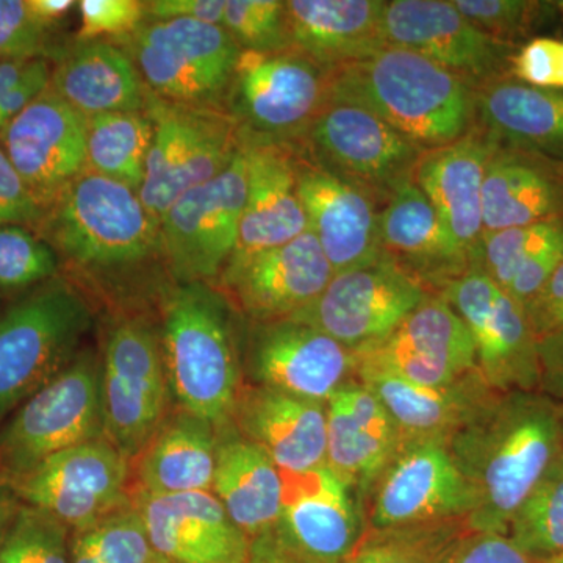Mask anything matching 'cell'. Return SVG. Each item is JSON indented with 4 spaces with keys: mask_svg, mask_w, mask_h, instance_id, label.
Returning <instances> with one entry per match:
<instances>
[{
    "mask_svg": "<svg viewBox=\"0 0 563 563\" xmlns=\"http://www.w3.org/2000/svg\"><path fill=\"white\" fill-rule=\"evenodd\" d=\"M448 448L473 490L468 531L507 536L518 507L563 455L562 402L542 391L496 393Z\"/></svg>",
    "mask_w": 563,
    "mask_h": 563,
    "instance_id": "cell-1",
    "label": "cell"
},
{
    "mask_svg": "<svg viewBox=\"0 0 563 563\" xmlns=\"http://www.w3.org/2000/svg\"><path fill=\"white\" fill-rule=\"evenodd\" d=\"M329 99L372 111L421 152L476 128V85L390 44L332 69Z\"/></svg>",
    "mask_w": 563,
    "mask_h": 563,
    "instance_id": "cell-2",
    "label": "cell"
},
{
    "mask_svg": "<svg viewBox=\"0 0 563 563\" xmlns=\"http://www.w3.org/2000/svg\"><path fill=\"white\" fill-rule=\"evenodd\" d=\"M235 309L214 285L176 284L163 301L162 350L179 409L224 424L243 388Z\"/></svg>",
    "mask_w": 563,
    "mask_h": 563,
    "instance_id": "cell-3",
    "label": "cell"
},
{
    "mask_svg": "<svg viewBox=\"0 0 563 563\" xmlns=\"http://www.w3.org/2000/svg\"><path fill=\"white\" fill-rule=\"evenodd\" d=\"M35 232L60 263L92 276L163 263L161 222L139 192L87 168L55 196Z\"/></svg>",
    "mask_w": 563,
    "mask_h": 563,
    "instance_id": "cell-4",
    "label": "cell"
},
{
    "mask_svg": "<svg viewBox=\"0 0 563 563\" xmlns=\"http://www.w3.org/2000/svg\"><path fill=\"white\" fill-rule=\"evenodd\" d=\"M91 325L87 296L60 276L0 317V426L77 357Z\"/></svg>",
    "mask_w": 563,
    "mask_h": 563,
    "instance_id": "cell-5",
    "label": "cell"
},
{
    "mask_svg": "<svg viewBox=\"0 0 563 563\" xmlns=\"http://www.w3.org/2000/svg\"><path fill=\"white\" fill-rule=\"evenodd\" d=\"M332 69L295 49L240 52L222 109L242 143L296 151L329 99Z\"/></svg>",
    "mask_w": 563,
    "mask_h": 563,
    "instance_id": "cell-6",
    "label": "cell"
},
{
    "mask_svg": "<svg viewBox=\"0 0 563 563\" xmlns=\"http://www.w3.org/2000/svg\"><path fill=\"white\" fill-rule=\"evenodd\" d=\"M103 435L102 357L81 347L0 426V481L13 483L52 455Z\"/></svg>",
    "mask_w": 563,
    "mask_h": 563,
    "instance_id": "cell-7",
    "label": "cell"
},
{
    "mask_svg": "<svg viewBox=\"0 0 563 563\" xmlns=\"http://www.w3.org/2000/svg\"><path fill=\"white\" fill-rule=\"evenodd\" d=\"M114 43L128 52L152 95L217 109H222L242 52L221 25L190 20L146 18L135 32Z\"/></svg>",
    "mask_w": 563,
    "mask_h": 563,
    "instance_id": "cell-8",
    "label": "cell"
},
{
    "mask_svg": "<svg viewBox=\"0 0 563 563\" xmlns=\"http://www.w3.org/2000/svg\"><path fill=\"white\" fill-rule=\"evenodd\" d=\"M152 141L141 202L161 222L184 192L224 172L239 154L235 122L217 107L185 106L150 92Z\"/></svg>",
    "mask_w": 563,
    "mask_h": 563,
    "instance_id": "cell-9",
    "label": "cell"
},
{
    "mask_svg": "<svg viewBox=\"0 0 563 563\" xmlns=\"http://www.w3.org/2000/svg\"><path fill=\"white\" fill-rule=\"evenodd\" d=\"M295 154L365 191L383 210L399 188L413 181L424 152L372 111L328 99Z\"/></svg>",
    "mask_w": 563,
    "mask_h": 563,
    "instance_id": "cell-10",
    "label": "cell"
},
{
    "mask_svg": "<svg viewBox=\"0 0 563 563\" xmlns=\"http://www.w3.org/2000/svg\"><path fill=\"white\" fill-rule=\"evenodd\" d=\"M101 357L106 437L132 463L168 415L161 335L141 318H121Z\"/></svg>",
    "mask_w": 563,
    "mask_h": 563,
    "instance_id": "cell-11",
    "label": "cell"
},
{
    "mask_svg": "<svg viewBox=\"0 0 563 563\" xmlns=\"http://www.w3.org/2000/svg\"><path fill=\"white\" fill-rule=\"evenodd\" d=\"M131 462L103 435L52 455L9 485L21 504L74 532L131 509Z\"/></svg>",
    "mask_w": 563,
    "mask_h": 563,
    "instance_id": "cell-12",
    "label": "cell"
},
{
    "mask_svg": "<svg viewBox=\"0 0 563 563\" xmlns=\"http://www.w3.org/2000/svg\"><path fill=\"white\" fill-rule=\"evenodd\" d=\"M246 187L240 147L224 172L184 192L163 214V263L176 284H210L224 272L239 240Z\"/></svg>",
    "mask_w": 563,
    "mask_h": 563,
    "instance_id": "cell-13",
    "label": "cell"
},
{
    "mask_svg": "<svg viewBox=\"0 0 563 563\" xmlns=\"http://www.w3.org/2000/svg\"><path fill=\"white\" fill-rule=\"evenodd\" d=\"M439 296L472 333L477 373L490 390L540 391L539 339L523 306L477 268L448 284Z\"/></svg>",
    "mask_w": 563,
    "mask_h": 563,
    "instance_id": "cell-14",
    "label": "cell"
},
{
    "mask_svg": "<svg viewBox=\"0 0 563 563\" xmlns=\"http://www.w3.org/2000/svg\"><path fill=\"white\" fill-rule=\"evenodd\" d=\"M429 296L420 282L380 254L333 274L321 295L290 318L357 352L390 335Z\"/></svg>",
    "mask_w": 563,
    "mask_h": 563,
    "instance_id": "cell-15",
    "label": "cell"
},
{
    "mask_svg": "<svg viewBox=\"0 0 563 563\" xmlns=\"http://www.w3.org/2000/svg\"><path fill=\"white\" fill-rule=\"evenodd\" d=\"M368 528L465 521L474 495L446 442L402 440L372 490Z\"/></svg>",
    "mask_w": 563,
    "mask_h": 563,
    "instance_id": "cell-16",
    "label": "cell"
},
{
    "mask_svg": "<svg viewBox=\"0 0 563 563\" xmlns=\"http://www.w3.org/2000/svg\"><path fill=\"white\" fill-rule=\"evenodd\" d=\"M243 372L255 385L325 404L355 380L357 354L306 322H252L242 346Z\"/></svg>",
    "mask_w": 563,
    "mask_h": 563,
    "instance_id": "cell-17",
    "label": "cell"
},
{
    "mask_svg": "<svg viewBox=\"0 0 563 563\" xmlns=\"http://www.w3.org/2000/svg\"><path fill=\"white\" fill-rule=\"evenodd\" d=\"M383 36L385 44L417 52L476 87L510 76L520 47L481 31L451 0L385 2Z\"/></svg>",
    "mask_w": 563,
    "mask_h": 563,
    "instance_id": "cell-18",
    "label": "cell"
},
{
    "mask_svg": "<svg viewBox=\"0 0 563 563\" xmlns=\"http://www.w3.org/2000/svg\"><path fill=\"white\" fill-rule=\"evenodd\" d=\"M280 517L274 539L306 563H344L361 542L363 521L357 493L328 465L306 473H282Z\"/></svg>",
    "mask_w": 563,
    "mask_h": 563,
    "instance_id": "cell-19",
    "label": "cell"
},
{
    "mask_svg": "<svg viewBox=\"0 0 563 563\" xmlns=\"http://www.w3.org/2000/svg\"><path fill=\"white\" fill-rule=\"evenodd\" d=\"M333 272L312 232L284 246L229 262L218 288L252 322L285 320L312 303Z\"/></svg>",
    "mask_w": 563,
    "mask_h": 563,
    "instance_id": "cell-20",
    "label": "cell"
},
{
    "mask_svg": "<svg viewBox=\"0 0 563 563\" xmlns=\"http://www.w3.org/2000/svg\"><path fill=\"white\" fill-rule=\"evenodd\" d=\"M355 354L357 365L428 387H448L477 372L472 333L439 295L429 296L390 335Z\"/></svg>",
    "mask_w": 563,
    "mask_h": 563,
    "instance_id": "cell-21",
    "label": "cell"
},
{
    "mask_svg": "<svg viewBox=\"0 0 563 563\" xmlns=\"http://www.w3.org/2000/svg\"><path fill=\"white\" fill-rule=\"evenodd\" d=\"M0 147L46 209L87 166V120L47 87L0 131Z\"/></svg>",
    "mask_w": 563,
    "mask_h": 563,
    "instance_id": "cell-22",
    "label": "cell"
},
{
    "mask_svg": "<svg viewBox=\"0 0 563 563\" xmlns=\"http://www.w3.org/2000/svg\"><path fill=\"white\" fill-rule=\"evenodd\" d=\"M152 548L168 563H250L252 540L211 492L133 493Z\"/></svg>",
    "mask_w": 563,
    "mask_h": 563,
    "instance_id": "cell-23",
    "label": "cell"
},
{
    "mask_svg": "<svg viewBox=\"0 0 563 563\" xmlns=\"http://www.w3.org/2000/svg\"><path fill=\"white\" fill-rule=\"evenodd\" d=\"M298 195L309 231L333 274L379 257L380 207L354 185L296 155Z\"/></svg>",
    "mask_w": 563,
    "mask_h": 563,
    "instance_id": "cell-24",
    "label": "cell"
},
{
    "mask_svg": "<svg viewBox=\"0 0 563 563\" xmlns=\"http://www.w3.org/2000/svg\"><path fill=\"white\" fill-rule=\"evenodd\" d=\"M244 439L262 448L282 473H306L325 465V404L244 384L231 415Z\"/></svg>",
    "mask_w": 563,
    "mask_h": 563,
    "instance_id": "cell-25",
    "label": "cell"
},
{
    "mask_svg": "<svg viewBox=\"0 0 563 563\" xmlns=\"http://www.w3.org/2000/svg\"><path fill=\"white\" fill-rule=\"evenodd\" d=\"M379 247L432 295L473 268L470 255L415 181L399 188L380 210Z\"/></svg>",
    "mask_w": 563,
    "mask_h": 563,
    "instance_id": "cell-26",
    "label": "cell"
},
{
    "mask_svg": "<svg viewBox=\"0 0 563 563\" xmlns=\"http://www.w3.org/2000/svg\"><path fill=\"white\" fill-rule=\"evenodd\" d=\"M325 465L358 496L372 493L402 437L383 402L357 379L343 385L325 402Z\"/></svg>",
    "mask_w": 563,
    "mask_h": 563,
    "instance_id": "cell-27",
    "label": "cell"
},
{
    "mask_svg": "<svg viewBox=\"0 0 563 563\" xmlns=\"http://www.w3.org/2000/svg\"><path fill=\"white\" fill-rule=\"evenodd\" d=\"M246 201L231 261L284 246L309 231L298 195L296 154L276 144L242 143Z\"/></svg>",
    "mask_w": 563,
    "mask_h": 563,
    "instance_id": "cell-28",
    "label": "cell"
},
{
    "mask_svg": "<svg viewBox=\"0 0 563 563\" xmlns=\"http://www.w3.org/2000/svg\"><path fill=\"white\" fill-rule=\"evenodd\" d=\"M498 143L474 128L463 139L421 155L413 181L439 211L454 239L476 263L484 236L485 169Z\"/></svg>",
    "mask_w": 563,
    "mask_h": 563,
    "instance_id": "cell-29",
    "label": "cell"
},
{
    "mask_svg": "<svg viewBox=\"0 0 563 563\" xmlns=\"http://www.w3.org/2000/svg\"><path fill=\"white\" fill-rule=\"evenodd\" d=\"M484 233L563 218V162L498 144L485 169Z\"/></svg>",
    "mask_w": 563,
    "mask_h": 563,
    "instance_id": "cell-30",
    "label": "cell"
},
{
    "mask_svg": "<svg viewBox=\"0 0 563 563\" xmlns=\"http://www.w3.org/2000/svg\"><path fill=\"white\" fill-rule=\"evenodd\" d=\"M355 379L383 402L402 440H442L448 443L496 395L477 372L448 387H428L357 365Z\"/></svg>",
    "mask_w": 563,
    "mask_h": 563,
    "instance_id": "cell-31",
    "label": "cell"
},
{
    "mask_svg": "<svg viewBox=\"0 0 563 563\" xmlns=\"http://www.w3.org/2000/svg\"><path fill=\"white\" fill-rule=\"evenodd\" d=\"M49 90L85 120L146 109L150 90L135 63L113 40L80 41L58 57Z\"/></svg>",
    "mask_w": 563,
    "mask_h": 563,
    "instance_id": "cell-32",
    "label": "cell"
},
{
    "mask_svg": "<svg viewBox=\"0 0 563 563\" xmlns=\"http://www.w3.org/2000/svg\"><path fill=\"white\" fill-rule=\"evenodd\" d=\"M385 0H288V43L329 69L385 46Z\"/></svg>",
    "mask_w": 563,
    "mask_h": 563,
    "instance_id": "cell-33",
    "label": "cell"
},
{
    "mask_svg": "<svg viewBox=\"0 0 563 563\" xmlns=\"http://www.w3.org/2000/svg\"><path fill=\"white\" fill-rule=\"evenodd\" d=\"M211 493L251 540L273 532L280 517L282 472L257 444L229 420L217 426Z\"/></svg>",
    "mask_w": 563,
    "mask_h": 563,
    "instance_id": "cell-34",
    "label": "cell"
},
{
    "mask_svg": "<svg viewBox=\"0 0 563 563\" xmlns=\"http://www.w3.org/2000/svg\"><path fill=\"white\" fill-rule=\"evenodd\" d=\"M214 454L217 426L187 410H174L166 415L131 463L139 483L136 492L147 495L211 492Z\"/></svg>",
    "mask_w": 563,
    "mask_h": 563,
    "instance_id": "cell-35",
    "label": "cell"
},
{
    "mask_svg": "<svg viewBox=\"0 0 563 563\" xmlns=\"http://www.w3.org/2000/svg\"><path fill=\"white\" fill-rule=\"evenodd\" d=\"M476 125L498 144L563 162V91L503 76L476 87Z\"/></svg>",
    "mask_w": 563,
    "mask_h": 563,
    "instance_id": "cell-36",
    "label": "cell"
},
{
    "mask_svg": "<svg viewBox=\"0 0 563 563\" xmlns=\"http://www.w3.org/2000/svg\"><path fill=\"white\" fill-rule=\"evenodd\" d=\"M152 121L146 110L103 113L87 120L88 172L139 192L146 176Z\"/></svg>",
    "mask_w": 563,
    "mask_h": 563,
    "instance_id": "cell-37",
    "label": "cell"
},
{
    "mask_svg": "<svg viewBox=\"0 0 563 563\" xmlns=\"http://www.w3.org/2000/svg\"><path fill=\"white\" fill-rule=\"evenodd\" d=\"M507 537L536 563L563 554V455L518 507Z\"/></svg>",
    "mask_w": 563,
    "mask_h": 563,
    "instance_id": "cell-38",
    "label": "cell"
},
{
    "mask_svg": "<svg viewBox=\"0 0 563 563\" xmlns=\"http://www.w3.org/2000/svg\"><path fill=\"white\" fill-rule=\"evenodd\" d=\"M466 531L465 521L366 528L344 563H444L451 548Z\"/></svg>",
    "mask_w": 563,
    "mask_h": 563,
    "instance_id": "cell-39",
    "label": "cell"
},
{
    "mask_svg": "<svg viewBox=\"0 0 563 563\" xmlns=\"http://www.w3.org/2000/svg\"><path fill=\"white\" fill-rule=\"evenodd\" d=\"M135 506L70 532L69 563H161Z\"/></svg>",
    "mask_w": 563,
    "mask_h": 563,
    "instance_id": "cell-40",
    "label": "cell"
},
{
    "mask_svg": "<svg viewBox=\"0 0 563 563\" xmlns=\"http://www.w3.org/2000/svg\"><path fill=\"white\" fill-rule=\"evenodd\" d=\"M563 240V218L484 233L474 268L506 290L515 273L540 252Z\"/></svg>",
    "mask_w": 563,
    "mask_h": 563,
    "instance_id": "cell-41",
    "label": "cell"
},
{
    "mask_svg": "<svg viewBox=\"0 0 563 563\" xmlns=\"http://www.w3.org/2000/svg\"><path fill=\"white\" fill-rule=\"evenodd\" d=\"M453 3L481 31L514 46L558 20L563 11V2L540 0H453Z\"/></svg>",
    "mask_w": 563,
    "mask_h": 563,
    "instance_id": "cell-42",
    "label": "cell"
},
{
    "mask_svg": "<svg viewBox=\"0 0 563 563\" xmlns=\"http://www.w3.org/2000/svg\"><path fill=\"white\" fill-rule=\"evenodd\" d=\"M60 258L46 240L24 225H0V291L35 288L57 277Z\"/></svg>",
    "mask_w": 563,
    "mask_h": 563,
    "instance_id": "cell-43",
    "label": "cell"
},
{
    "mask_svg": "<svg viewBox=\"0 0 563 563\" xmlns=\"http://www.w3.org/2000/svg\"><path fill=\"white\" fill-rule=\"evenodd\" d=\"M69 537L49 514L21 504L0 542V563H69Z\"/></svg>",
    "mask_w": 563,
    "mask_h": 563,
    "instance_id": "cell-44",
    "label": "cell"
},
{
    "mask_svg": "<svg viewBox=\"0 0 563 563\" xmlns=\"http://www.w3.org/2000/svg\"><path fill=\"white\" fill-rule=\"evenodd\" d=\"M222 27L242 51L290 49L284 0H225Z\"/></svg>",
    "mask_w": 563,
    "mask_h": 563,
    "instance_id": "cell-45",
    "label": "cell"
},
{
    "mask_svg": "<svg viewBox=\"0 0 563 563\" xmlns=\"http://www.w3.org/2000/svg\"><path fill=\"white\" fill-rule=\"evenodd\" d=\"M47 33L27 0H0V62L46 57Z\"/></svg>",
    "mask_w": 563,
    "mask_h": 563,
    "instance_id": "cell-46",
    "label": "cell"
},
{
    "mask_svg": "<svg viewBox=\"0 0 563 563\" xmlns=\"http://www.w3.org/2000/svg\"><path fill=\"white\" fill-rule=\"evenodd\" d=\"M80 41L121 40L146 21V2L139 0H81Z\"/></svg>",
    "mask_w": 563,
    "mask_h": 563,
    "instance_id": "cell-47",
    "label": "cell"
},
{
    "mask_svg": "<svg viewBox=\"0 0 563 563\" xmlns=\"http://www.w3.org/2000/svg\"><path fill=\"white\" fill-rule=\"evenodd\" d=\"M44 211L46 209L0 147V225H24L36 231Z\"/></svg>",
    "mask_w": 563,
    "mask_h": 563,
    "instance_id": "cell-48",
    "label": "cell"
},
{
    "mask_svg": "<svg viewBox=\"0 0 563 563\" xmlns=\"http://www.w3.org/2000/svg\"><path fill=\"white\" fill-rule=\"evenodd\" d=\"M561 41L537 36L515 52L510 77L536 88L558 90Z\"/></svg>",
    "mask_w": 563,
    "mask_h": 563,
    "instance_id": "cell-49",
    "label": "cell"
},
{
    "mask_svg": "<svg viewBox=\"0 0 563 563\" xmlns=\"http://www.w3.org/2000/svg\"><path fill=\"white\" fill-rule=\"evenodd\" d=\"M444 563H536L501 533L466 531Z\"/></svg>",
    "mask_w": 563,
    "mask_h": 563,
    "instance_id": "cell-50",
    "label": "cell"
},
{
    "mask_svg": "<svg viewBox=\"0 0 563 563\" xmlns=\"http://www.w3.org/2000/svg\"><path fill=\"white\" fill-rule=\"evenodd\" d=\"M525 310L537 339L563 331V261Z\"/></svg>",
    "mask_w": 563,
    "mask_h": 563,
    "instance_id": "cell-51",
    "label": "cell"
},
{
    "mask_svg": "<svg viewBox=\"0 0 563 563\" xmlns=\"http://www.w3.org/2000/svg\"><path fill=\"white\" fill-rule=\"evenodd\" d=\"M52 66L46 57L33 58L24 76L0 95V131L49 87Z\"/></svg>",
    "mask_w": 563,
    "mask_h": 563,
    "instance_id": "cell-52",
    "label": "cell"
},
{
    "mask_svg": "<svg viewBox=\"0 0 563 563\" xmlns=\"http://www.w3.org/2000/svg\"><path fill=\"white\" fill-rule=\"evenodd\" d=\"M225 0H151L147 20H190L221 25Z\"/></svg>",
    "mask_w": 563,
    "mask_h": 563,
    "instance_id": "cell-53",
    "label": "cell"
},
{
    "mask_svg": "<svg viewBox=\"0 0 563 563\" xmlns=\"http://www.w3.org/2000/svg\"><path fill=\"white\" fill-rule=\"evenodd\" d=\"M539 352L542 363L540 391L563 402V331L540 339Z\"/></svg>",
    "mask_w": 563,
    "mask_h": 563,
    "instance_id": "cell-54",
    "label": "cell"
},
{
    "mask_svg": "<svg viewBox=\"0 0 563 563\" xmlns=\"http://www.w3.org/2000/svg\"><path fill=\"white\" fill-rule=\"evenodd\" d=\"M250 563H306L285 551L274 539L273 532L252 540Z\"/></svg>",
    "mask_w": 563,
    "mask_h": 563,
    "instance_id": "cell-55",
    "label": "cell"
},
{
    "mask_svg": "<svg viewBox=\"0 0 563 563\" xmlns=\"http://www.w3.org/2000/svg\"><path fill=\"white\" fill-rule=\"evenodd\" d=\"M27 5L35 20L41 22L44 27L51 29L52 25L62 21L77 5V2H73V0H27Z\"/></svg>",
    "mask_w": 563,
    "mask_h": 563,
    "instance_id": "cell-56",
    "label": "cell"
},
{
    "mask_svg": "<svg viewBox=\"0 0 563 563\" xmlns=\"http://www.w3.org/2000/svg\"><path fill=\"white\" fill-rule=\"evenodd\" d=\"M21 507V501L14 495L13 488L9 484L0 481V542L9 531L11 523H13L14 515Z\"/></svg>",
    "mask_w": 563,
    "mask_h": 563,
    "instance_id": "cell-57",
    "label": "cell"
},
{
    "mask_svg": "<svg viewBox=\"0 0 563 563\" xmlns=\"http://www.w3.org/2000/svg\"><path fill=\"white\" fill-rule=\"evenodd\" d=\"M32 60L0 62V95L21 80Z\"/></svg>",
    "mask_w": 563,
    "mask_h": 563,
    "instance_id": "cell-58",
    "label": "cell"
},
{
    "mask_svg": "<svg viewBox=\"0 0 563 563\" xmlns=\"http://www.w3.org/2000/svg\"><path fill=\"white\" fill-rule=\"evenodd\" d=\"M558 90L563 91V41H561V49H559V80Z\"/></svg>",
    "mask_w": 563,
    "mask_h": 563,
    "instance_id": "cell-59",
    "label": "cell"
},
{
    "mask_svg": "<svg viewBox=\"0 0 563 563\" xmlns=\"http://www.w3.org/2000/svg\"><path fill=\"white\" fill-rule=\"evenodd\" d=\"M547 563H563V554L559 555V558L553 559V561Z\"/></svg>",
    "mask_w": 563,
    "mask_h": 563,
    "instance_id": "cell-60",
    "label": "cell"
},
{
    "mask_svg": "<svg viewBox=\"0 0 563 563\" xmlns=\"http://www.w3.org/2000/svg\"><path fill=\"white\" fill-rule=\"evenodd\" d=\"M562 421H563V402H562Z\"/></svg>",
    "mask_w": 563,
    "mask_h": 563,
    "instance_id": "cell-61",
    "label": "cell"
},
{
    "mask_svg": "<svg viewBox=\"0 0 563 563\" xmlns=\"http://www.w3.org/2000/svg\"><path fill=\"white\" fill-rule=\"evenodd\" d=\"M161 563H168V562L162 561Z\"/></svg>",
    "mask_w": 563,
    "mask_h": 563,
    "instance_id": "cell-62",
    "label": "cell"
}]
</instances>
